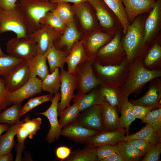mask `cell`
<instances>
[{"label": "cell", "instance_id": "ba28073f", "mask_svg": "<svg viewBox=\"0 0 161 161\" xmlns=\"http://www.w3.org/2000/svg\"><path fill=\"white\" fill-rule=\"evenodd\" d=\"M29 64L24 60L1 77L4 87L9 92L18 89L30 78Z\"/></svg>", "mask_w": 161, "mask_h": 161}, {"label": "cell", "instance_id": "f6af8a7d", "mask_svg": "<svg viewBox=\"0 0 161 161\" xmlns=\"http://www.w3.org/2000/svg\"><path fill=\"white\" fill-rule=\"evenodd\" d=\"M41 123L42 120L41 118L38 117L31 119L30 117L28 116L23 120L21 125L27 131L29 138L32 139L37 131L40 129Z\"/></svg>", "mask_w": 161, "mask_h": 161}, {"label": "cell", "instance_id": "11a10c76", "mask_svg": "<svg viewBox=\"0 0 161 161\" xmlns=\"http://www.w3.org/2000/svg\"><path fill=\"white\" fill-rule=\"evenodd\" d=\"M99 161H124V160L120 154L114 153L101 159Z\"/></svg>", "mask_w": 161, "mask_h": 161}, {"label": "cell", "instance_id": "44dd1931", "mask_svg": "<svg viewBox=\"0 0 161 161\" xmlns=\"http://www.w3.org/2000/svg\"><path fill=\"white\" fill-rule=\"evenodd\" d=\"M161 97L160 85L157 83H152L143 96L137 100H131L129 102L133 105H139L148 106L154 109L159 107H161L159 106Z\"/></svg>", "mask_w": 161, "mask_h": 161}, {"label": "cell", "instance_id": "5b68a950", "mask_svg": "<svg viewBox=\"0 0 161 161\" xmlns=\"http://www.w3.org/2000/svg\"><path fill=\"white\" fill-rule=\"evenodd\" d=\"M93 8L99 24L104 32L114 35L123 32L121 22L103 0H87Z\"/></svg>", "mask_w": 161, "mask_h": 161}, {"label": "cell", "instance_id": "6125c7cd", "mask_svg": "<svg viewBox=\"0 0 161 161\" xmlns=\"http://www.w3.org/2000/svg\"></svg>", "mask_w": 161, "mask_h": 161}, {"label": "cell", "instance_id": "f546056e", "mask_svg": "<svg viewBox=\"0 0 161 161\" xmlns=\"http://www.w3.org/2000/svg\"><path fill=\"white\" fill-rule=\"evenodd\" d=\"M80 36V33L74 21L67 26L61 36L58 42L59 45L66 46L68 49H70L79 39Z\"/></svg>", "mask_w": 161, "mask_h": 161}, {"label": "cell", "instance_id": "8d00e7d4", "mask_svg": "<svg viewBox=\"0 0 161 161\" xmlns=\"http://www.w3.org/2000/svg\"><path fill=\"white\" fill-rule=\"evenodd\" d=\"M80 112L75 103L69 105L63 111L58 112L60 117L59 124L62 128L74 122L78 117Z\"/></svg>", "mask_w": 161, "mask_h": 161}, {"label": "cell", "instance_id": "bcb514c9", "mask_svg": "<svg viewBox=\"0 0 161 161\" xmlns=\"http://www.w3.org/2000/svg\"><path fill=\"white\" fill-rule=\"evenodd\" d=\"M161 153V143L152 144L149 151L141 161H160Z\"/></svg>", "mask_w": 161, "mask_h": 161}, {"label": "cell", "instance_id": "f35d334b", "mask_svg": "<svg viewBox=\"0 0 161 161\" xmlns=\"http://www.w3.org/2000/svg\"><path fill=\"white\" fill-rule=\"evenodd\" d=\"M64 161H99L95 148L85 147L83 149L75 151Z\"/></svg>", "mask_w": 161, "mask_h": 161}, {"label": "cell", "instance_id": "ffe728a7", "mask_svg": "<svg viewBox=\"0 0 161 161\" xmlns=\"http://www.w3.org/2000/svg\"><path fill=\"white\" fill-rule=\"evenodd\" d=\"M79 92L86 94L101 84L102 81L94 75L90 63L87 64L82 69L79 78Z\"/></svg>", "mask_w": 161, "mask_h": 161}, {"label": "cell", "instance_id": "7a4b0ae2", "mask_svg": "<svg viewBox=\"0 0 161 161\" xmlns=\"http://www.w3.org/2000/svg\"><path fill=\"white\" fill-rule=\"evenodd\" d=\"M21 12L32 33L41 26L40 20L55 8L57 4L47 0H19Z\"/></svg>", "mask_w": 161, "mask_h": 161}, {"label": "cell", "instance_id": "7c38bea8", "mask_svg": "<svg viewBox=\"0 0 161 161\" xmlns=\"http://www.w3.org/2000/svg\"><path fill=\"white\" fill-rule=\"evenodd\" d=\"M61 34L46 25H41L37 30L32 33L30 37L37 43L38 54L44 55L53 45L55 40Z\"/></svg>", "mask_w": 161, "mask_h": 161}, {"label": "cell", "instance_id": "c3c4849f", "mask_svg": "<svg viewBox=\"0 0 161 161\" xmlns=\"http://www.w3.org/2000/svg\"><path fill=\"white\" fill-rule=\"evenodd\" d=\"M126 142L129 145L141 151L145 156L149 151L152 144L146 141L136 139H130Z\"/></svg>", "mask_w": 161, "mask_h": 161}, {"label": "cell", "instance_id": "d6986e66", "mask_svg": "<svg viewBox=\"0 0 161 161\" xmlns=\"http://www.w3.org/2000/svg\"><path fill=\"white\" fill-rule=\"evenodd\" d=\"M129 63L126 58L119 65L103 66L97 63L95 66L100 75L116 84L119 79L124 77Z\"/></svg>", "mask_w": 161, "mask_h": 161}, {"label": "cell", "instance_id": "94428289", "mask_svg": "<svg viewBox=\"0 0 161 161\" xmlns=\"http://www.w3.org/2000/svg\"><path fill=\"white\" fill-rule=\"evenodd\" d=\"M1 111H0V113H1ZM1 124V122H0V124Z\"/></svg>", "mask_w": 161, "mask_h": 161}, {"label": "cell", "instance_id": "6f0895ef", "mask_svg": "<svg viewBox=\"0 0 161 161\" xmlns=\"http://www.w3.org/2000/svg\"><path fill=\"white\" fill-rule=\"evenodd\" d=\"M13 160V155L11 153L0 156V161H10Z\"/></svg>", "mask_w": 161, "mask_h": 161}, {"label": "cell", "instance_id": "8fae6325", "mask_svg": "<svg viewBox=\"0 0 161 161\" xmlns=\"http://www.w3.org/2000/svg\"><path fill=\"white\" fill-rule=\"evenodd\" d=\"M61 83L60 86L61 101L58 104V112L65 109L69 105L71 100L75 97L74 94L76 80L73 74L64 69L60 72Z\"/></svg>", "mask_w": 161, "mask_h": 161}, {"label": "cell", "instance_id": "ee69618b", "mask_svg": "<svg viewBox=\"0 0 161 161\" xmlns=\"http://www.w3.org/2000/svg\"><path fill=\"white\" fill-rule=\"evenodd\" d=\"M53 97L52 95L49 94L32 98L22 106L21 116L42 103L51 101Z\"/></svg>", "mask_w": 161, "mask_h": 161}, {"label": "cell", "instance_id": "f1b7e54d", "mask_svg": "<svg viewBox=\"0 0 161 161\" xmlns=\"http://www.w3.org/2000/svg\"><path fill=\"white\" fill-rule=\"evenodd\" d=\"M114 36L100 30L95 31L88 38L87 47L90 51L96 52L110 41Z\"/></svg>", "mask_w": 161, "mask_h": 161}, {"label": "cell", "instance_id": "680465c9", "mask_svg": "<svg viewBox=\"0 0 161 161\" xmlns=\"http://www.w3.org/2000/svg\"><path fill=\"white\" fill-rule=\"evenodd\" d=\"M10 127V125L8 124H0V136L3 133L7 131Z\"/></svg>", "mask_w": 161, "mask_h": 161}, {"label": "cell", "instance_id": "7402d4cb", "mask_svg": "<svg viewBox=\"0 0 161 161\" xmlns=\"http://www.w3.org/2000/svg\"><path fill=\"white\" fill-rule=\"evenodd\" d=\"M90 4L86 1L71 6L75 13L83 28L86 30L93 28L95 26L96 20L90 9Z\"/></svg>", "mask_w": 161, "mask_h": 161}, {"label": "cell", "instance_id": "603a6c76", "mask_svg": "<svg viewBox=\"0 0 161 161\" xmlns=\"http://www.w3.org/2000/svg\"><path fill=\"white\" fill-rule=\"evenodd\" d=\"M74 98V103L77 104L80 112L94 105H101L105 100L100 89H96L87 94H78Z\"/></svg>", "mask_w": 161, "mask_h": 161}, {"label": "cell", "instance_id": "7dc6e473", "mask_svg": "<svg viewBox=\"0 0 161 161\" xmlns=\"http://www.w3.org/2000/svg\"><path fill=\"white\" fill-rule=\"evenodd\" d=\"M117 144L115 145H104L95 148V153L98 158L99 161L101 159L113 153L119 154Z\"/></svg>", "mask_w": 161, "mask_h": 161}, {"label": "cell", "instance_id": "484cf974", "mask_svg": "<svg viewBox=\"0 0 161 161\" xmlns=\"http://www.w3.org/2000/svg\"><path fill=\"white\" fill-rule=\"evenodd\" d=\"M44 55L47 60L51 73L56 68L64 69L66 62V56L61 50L53 45L45 53Z\"/></svg>", "mask_w": 161, "mask_h": 161}, {"label": "cell", "instance_id": "52a82bcc", "mask_svg": "<svg viewBox=\"0 0 161 161\" xmlns=\"http://www.w3.org/2000/svg\"><path fill=\"white\" fill-rule=\"evenodd\" d=\"M6 46L8 55L18 59L27 60L38 53L37 44L30 36L13 37L7 41Z\"/></svg>", "mask_w": 161, "mask_h": 161}, {"label": "cell", "instance_id": "e0dca14e", "mask_svg": "<svg viewBox=\"0 0 161 161\" xmlns=\"http://www.w3.org/2000/svg\"><path fill=\"white\" fill-rule=\"evenodd\" d=\"M102 106L103 132L120 131L125 134V130L120 124L118 108L112 106L106 100Z\"/></svg>", "mask_w": 161, "mask_h": 161}, {"label": "cell", "instance_id": "e575fe53", "mask_svg": "<svg viewBox=\"0 0 161 161\" xmlns=\"http://www.w3.org/2000/svg\"><path fill=\"white\" fill-rule=\"evenodd\" d=\"M8 108L4 109L0 113V122L8 124H15L19 121L21 116V103H15Z\"/></svg>", "mask_w": 161, "mask_h": 161}, {"label": "cell", "instance_id": "f5cc1de1", "mask_svg": "<svg viewBox=\"0 0 161 161\" xmlns=\"http://www.w3.org/2000/svg\"><path fill=\"white\" fill-rule=\"evenodd\" d=\"M71 153V150L70 148L64 146L58 147L55 151L57 157L58 159L63 161L67 158Z\"/></svg>", "mask_w": 161, "mask_h": 161}, {"label": "cell", "instance_id": "ac0fdd59", "mask_svg": "<svg viewBox=\"0 0 161 161\" xmlns=\"http://www.w3.org/2000/svg\"><path fill=\"white\" fill-rule=\"evenodd\" d=\"M125 133L120 131L100 132L92 137L86 143V147L95 148L106 145H115L123 141Z\"/></svg>", "mask_w": 161, "mask_h": 161}, {"label": "cell", "instance_id": "60d3db41", "mask_svg": "<svg viewBox=\"0 0 161 161\" xmlns=\"http://www.w3.org/2000/svg\"><path fill=\"white\" fill-rule=\"evenodd\" d=\"M161 38L155 40L150 46L144 59V63L151 65L160 60L161 58Z\"/></svg>", "mask_w": 161, "mask_h": 161}, {"label": "cell", "instance_id": "91938a15", "mask_svg": "<svg viewBox=\"0 0 161 161\" xmlns=\"http://www.w3.org/2000/svg\"><path fill=\"white\" fill-rule=\"evenodd\" d=\"M1 33L0 30V34ZM6 55L3 53L0 47V56H3Z\"/></svg>", "mask_w": 161, "mask_h": 161}, {"label": "cell", "instance_id": "d4e9b609", "mask_svg": "<svg viewBox=\"0 0 161 161\" xmlns=\"http://www.w3.org/2000/svg\"><path fill=\"white\" fill-rule=\"evenodd\" d=\"M23 120L11 126L6 133L0 136V156L10 153L15 144L14 138Z\"/></svg>", "mask_w": 161, "mask_h": 161}, {"label": "cell", "instance_id": "277c9868", "mask_svg": "<svg viewBox=\"0 0 161 161\" xmlns=\"http://www.w3.org/2000/svg\"><path fill=\"white\" fill-rule=\"evenodd\" d=\"M0 30L1 33L12 31L18 38L30 37L32 33L21 12L19 4L13 10L0 9Z\"/></svg>", "mask_w": 161, "mask_h": 161}, {"label": "cell", "instance_id": "4316f807", "mask_svg": "<svg viewBox=\"0 0 161 161\" xmlns=\"http://www.w3.org/2000/svg\"><path fill=\"white\" fill-rule=\"evenodd\" d=\"M133 104L130 103L128 98L125 97L121 103L118 110L121 113L119 117V123L120 126L125 128L127 135L129 134V127L135 118L133 114Z\"/></svg>", "mask_w": 161, "mask_h": 161}, {"label": "cell", "instance_id": "816d5d0a", "mask_svg": "<svg viewBox=\"0 0 161 161\" xmlns=\"http://www.w3.org/2000/svg\"><path fill=\"white\" fill-rule=\"evenodd\" d=\"M16 135L19 147L20 148L19 149V152H20L26 139L29 136V133L26 129L22 126L21 124L17 131Z\"/></svg>", "mask_w": 161, "mask_h": 161}, {"label": "cell", "instance_id": "d590c367", "mask_svg": "<svg viewBox=\"0 0 161 161\" xmlns=\"http://www.w3.org/2000/svg\"><path fill=\"white\" fill-rule=\"evenodd\" d=\"M56 7L51 11L61 20L66 26L74 21V12L69 3L60 1Z\"/></svg>", "mask_w": 161, "mask_h": 161}, {"label": "cell", "instance_id": "9f6ffc18", "mask_svg": "<svg viewBox=\"0 0 161 161\" xmlns=\"http://www.w3.org/2000/svg\"><path fill=\"white\" fill-rule=\"evenodd\" d=\"M87 1V0H49L50 2L52 3H57L60 1H65L68 3H72L74 4H78Z\"/></svg>", "mask_w": 161, "mask_h": 161}, {"label": "cell", "instance_id": "83f0119b", "mask_svg": "<svg viewBox=\"0 0 161 161\" xmlns=\"http://www.w3.org/2000/svg\"><path fill=\"white\" fill-rule=\"evenodd\" d=\"M133 139H139L146 141L152 144L161 142L160 137L152 127L149 124L146 123L138 131L125 136L124 141Z\"/></svg>", "mask_w": 161, "mask_h": 161}, {"label": "cell", "instance_id": "3957f363", "mask_svg": "<svg viewBox=\"0 0 161 161\" xmlns=\"http://www.w3.org/2000/svg\"><path fill=\"white\" fill-rule=\"evenodd\" d=\"M148 13L142 14L137 16L128 26L126 33L122 36V45L129 62L133 60L140 50L144 24Z\"/></svg>", "mask_w": 161, "mask_h": 161}, {"label": "cell", "instance_id": "836d02e7", "mask_svg": "<svg viewBox=\"0 0 161 161\" xmlns=\"http://www.w3.org/2000/svg\"><path fill=\"white\" fill-rule=\"evenodd\" d=\"M119 154L124 161H139L142 160L144 154L140 151L122 141L117 144Z\"/></svg>", "mask_w": 161, "mask_h": 161}, {"label": "cell", "instance_id": "6da1fadb", "mask_svg": "<svg viewBox=\"0 0 161 161\" xmlns=\"http://www.w3.org/2000/svg\"><path fill=\"white\" fill-rule=\"evenodd\" d=\"M143 56L138 55L134 58V61L130 68L126 82L119 89L122 94L126 97L148 82L161 76L160 70H149L143 66Z\"/></svg>", "mask_w": 161, "mask_h": 161}, {"label": "cell", "instance_id": "30bf717a", "mask_svg": "<svg viewBox=\"0 0 161 161\" xmlns=\"http://www.w3.org/2000/svg\"><path fill=\"white\" fill-rule=\"evenodd\" d=\"M81 112L75 121L85 128L103 131L102 104L94 105Z\"/></svg>", "mask_w": 161, "mask_h": 161}, {"label": "cell", "instance_id": "9c48e42d", "mask_svg": "<svg viewBox=\"0 0 161 161\" xmlns=\"http://www.w3.org/2000/svg\"><path fill=\"white\" fill-rule=\"evenodd\" d=\"M61 98V93L58 92L55 94L49 107L46 111L39 113L46 117L48 119L50 128L47 135L46 140L49 143H52L58 140L61 135L62 128L58 120V106Z\"/></svg>", "mask_w": 161, "mask_h": 161}, {"label": "cell", "instance_id": "cb8c5ba5", "mask_svg": "<svg viewBox=\"0 0 161 161\" xmlns=\"http://www.w3.org/2000/svg\"><path fill=\"white\" fill-rule=\"evenodd\" d=\"M47 59L44 55L37 54L27 60L31 77L38 76L43 80L49 74Z\"/></svg>", "mask_w": 161, "mask_h": 161}, {"label": "cell", "instance_id": "f907efd6", "mask_svg": "<svg viewBox=\"0 0 161 161\" xmlns=\"http://www.w3.org/2000/svg\"><path fill=\"white\" fill-rule=\"evenodd\" d=\"M153 109L151 107L139 105H133V114L135 119H139L141 120Z\"/></svg>", "mask_w": 161, "mask_h": 161}, {"label": "cell", "instance_id": "74e56055", "mask_svg": "<svg viewBox=\"0 0 161 161\" xmlns=\"http://www.w3.org/2000/svg\"><path fill=\"white\" fill-rule=\"evenodd\" d=\"M100 90L105 100L112 106L117 107L119 110L121 103L125 97L120 90L107 86L101 88Z\"/></svg>", "mask_w": 161, "mask_h": 161}, {"label": "cell", "instance_id": "7bdbcfd3", "mask_svg": "<svg viewBox=\"0 0 161 161\" xmlns=\"http://www.w3.org/2000/svg\"><path fill=\"white\" fill-rule=\"evenodd\" d=\"M24 60L15 58L8 55L0 56V78Z\"/></svg>", "mask_w": 161, "mask_h": 161}, {"label": "cell", "instance_id": "5bb4252c", "mask_svg": "<svg viewBox=\"0 0 161 161\" xmlns=\"http://www.w3.org/2000/svg\"><path fill=\"white\" fill-rule=\"evenodd\" d=\"M100 132L85 128L74 121L62 128L61 135L78 143H86Z\"/></svg>", "mask_w": 161, "mask_h": 161}, {"label": "cell", "instance_id": "9a60e30c", "mask_svg": "<svg viewBox=\"0 0 161 161\" xmlns=\"http://www.w3.org/2000/svg\"><path fill=\"white\" fill-rule=\"evenodd\" d=\"M42 80L36 77H30L24 85L17 90L10 92L9 101L12 104L21 103L25 99L40 93L42 90Z\"/></svg>", "mask_w": 161, "mask_h": 161}, {"label": "cell", "instance_id": "4dcf8cb0", "mask_svg": "<svg viewBox=\"0 0 161 161\" xmlns=\"http://www.w3.org/2000/svg\"><path fill=\"white\" fill-rule=\"evenodd\" d=\"M120 21L122 25L123 33H126L128 26L130 24L127 19L125 8L121 0H103Z\"/></svg>", "mask_w": 161, "mask_h": 161}, {"label": "cell", "instance_id": "8992f818", "mask_svg": "<svg viewBox=\"0 0 161 161\" xmlns=\"http://www.w3.org/2000/svg\"><path fill=\"white\" fill-rule=\"evenodd\" d=\"M161 0H157L145 22L140 50H147L155 40L161 38Z\"/></svg>", "mask_w": 161, "mask_h": 161}, {"label": "cell", "instance_id": "1f68e13d", "mask_svg": "<svg viewBox=\"0 0 161 161\" xmlns=\"http://www.w3.org/2000/svg\"><path fill=\"white\" fill-rule=\"evenodd\" d=\"M84 54L82 42H80L72 49L70 53L66 56V62L67 65V72L73 74L78 64L81 61Z\"/></svg>", "mask_w": 161, "mask_h": 161}, {"label": "cell", "instance_id": "b9f144b4", "mask_svg": "<svg viewBox=\"0 0 161 161\" xmlns=\"http://www.w3.org/2000/svg\"><path fill=\"white\" fill-rule=\"evenodd\" d=\"M141 122L148 123L161 137V108L151 110L142 120Z\"/></svg>", "mask_w": 161, "mask_h": 161}, {"label": "cell", "instance_id": "db71d44e", "mask_svg": "<svg viewBox=\"0 0 161 161\" xmlns=\"http://www.w3.org/2000/svg\"><path fill=\"white\" fill-rule=\"evenodd\" d=\"M17 0H0V9L10 11L13 9L16 6Z\"/></svg>", "mask_w": 161, "mask_h": 161}, {"label": "cell", "instance_id": "d6a6232c", "mask_svg": "<svg viewBox=\"0 0 161 161\" xmlns=\"http://www.w3.org/2000/svg\"><path fill=\"white\" fill-rule=\"evenodd\" d=\"M61 83L60 72L59 69L57 68L42 80V90L53 95L59 92Z\"/></svg>", "mask_w": 161, "mask_h": 161}, {"label": "cell", "instance_id": "ab89813d", "mask_svg": "<svg viewBox=\"0 0 161 161\" xmlns=\"http://www.w3.org/2000/svg\"><path fill=\"white\" fill-rule=\"evenodd\" d=\"M41 25H46L62 34L67 26L52 11L47 12L40 20Z\"/></svg>", "mask_w": 161, "mask_h": 161}, {"label": "cell", "instance_id": "4fadbf2b", "mask_svg": "<svg viewBox=\"0 0 161 161\" xmlns=\"http://www.w3.org/2000/svg\"><path fill=\"white\" fill-rule=\"evenodd\" d=\"M123 32L116 34L112 39L98 50L97 55L101 58H106L114 62H122L126 58V54L123 49L121 39Z\"/></svg>", "mask_w": 161, "mask_h": 161}, {"label": "cell", "instance_id": "681fc988", "mask_svg": "<svg viewBox=\"0 0 161 161\" xmlns=\"http://www.w3.org/2000/svg\"><path fill=\"white\" fill-rule=\"evenodd\" d=\"M10 92L5 89L2 78H0V111L13 104L9 100Z\"/></svg>", "mask_w": 161, "mask_h": 161}, {"label": "cell", "instance_id": "2e32d148", "mask_svg": "<svg viewBox=\"0 0 161 161\" xmlns=\"http://www.w3.org/2000/svg\"><path fill=\"white\" fill-rule=\"evenodd\" d=\"M127 19L130 24L138 16L149 13L155 4L157 0H121Z\"/></svg>", "mask_w": 161, "mask_h": 161}]
</instances>
